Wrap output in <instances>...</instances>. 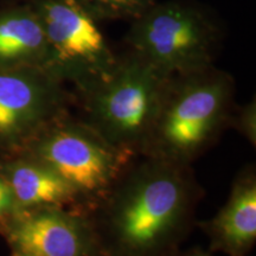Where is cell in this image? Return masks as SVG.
Instances as JSON below:
<instances>
[{"instance_id":"obj_1","label":"cell","mask_w":256,"mask_h":256,"mask_svg":"<svg viewBox=\"0 0 256 256\" xmlns=\"http://www.w3.org/2000/svg\"><path fill=\"white\" fill-rule=\"evenodd\" d=\"M203 196L191 165L138 156L86 214L101 256H172L196 226Z\"/></svg>"},{"instance_id":"obj_2","label":"cell","mask_w":256,"mask_h":256,"mask_svg":"<svg viewBox=\"0 0 256 256\" xmlns=\"http://www.w3.org/2000/svg\"><path fill=\"white\" fill-rule=\"evenodd\" d=\"M235 81L209 68L168 76L142 154L192 165L229 128Z\"/></svg>"},{"instance_id":"obj_3","label":"cell","mask_w":256,"mask_h":256,"mask_svg":"<svg viewBox=\"0 0 256 256\" xmlns=\"http://www.w3.org/2000/svg\"><path fill=\"white\" fill-rule=\"evenodd\" d=\"M168 76L128 49L101 78L75 89L78 116L128 154H142Z\"/></svg>"},{"instance_id":"obj_4","label":"cell","mask_w":256,"mask_h":256,"mask_svg":"<svg viewBox=\"0 0 256 256\" xmlns=\"http://www.w3.org/2000/svg\"><path fill=\"white\" fill-rule=\"evenodd\" d=\"M124 40L128 49L172 76L214 66L222 30L209 12L186 0L154 2L132 20Z\"/></svg>"},{"instance_id":"obj_5","label":"cell","mask_w":256,"mask_h":256,"mask_svg":"<svg viewBox=\"0 0 256 256\" xmlns=\"http://www.w3.org/2000/svg\"><path fill=\"white\" fill-rule=\"evenodd\" d=\"M20 154L46 165L72 185L83 212L104 197L136 158L110 145L72 112L50 124Z\"/></svg>"},{"instance_id":"obj_6","label":"cell","mask_w":256,"mask_h":256,"mask_svg":"<svg viewBox=\"0 0 256 256\" xmlns=\"http://www.w3.org/2000/svg\"><path fill=\"white\" fill-rule=\"evenodd\" d=\"M49 46V72L78 89L104 76L116 60L82 0H34Z\"/></svg>"},{"instance_id":"obj_7","label":"cell","mask_w":256,"mask_h":256,"mask_svg":"<svg viewBox=\"0 0 256 256\" xmlns=\"http://www.w3.org/2000/svg\"><path fill=\"white\" fill-rule=\"evenodd\" d=\"M72 106L74 94L49 70L0 68V160L24 152Z\"/></svg>"},{"instance_id":"obj_8","label":"cell","mask_w":256,"mask_h":256,"mask_svg":"<svg viewBox=\"0 0 256 256\" xmlns=\"http://www.w3.org/2000/svg\"><path fill=\"white\" fill-rule=\"evenodd\" d=\"M0 234L14 256H101L88 215L70 208L14 209Z\"/></svg>"},{"instance_id":"obj_9","label":"cell","mask_w":256,"mask_h":256,"mask_svg":"<svg viewBox=\"0 0 256 256\" xmlns=\"http://www.w3.org/2000/svg\"><path fill=\"white\" fill-rule=\"evenodd\" d=\"M209 240V252L248 256L256 242V170L246 166L234 179L226 204L212 218L197 222Z\"/></svg>"},{"instance_id":"obj_10","label":"cell","mask_w":256,"mask_h":256,"mask_svg":"<svg viewBox=\"0 0 256 256\" xmlns=\"http://www.w3.org/2000/svg\"><path fill=\"white\" fill-rule=\"evenodd\" d=\"M0 174L11 188L16 209L60 206L82 211L78 192L54 170L25 154L0 162Z\"/></svg>"},{"instance_id":"obj_11","label":"cell","mask_w":256,"mask_h":256,"mask_svg":"<svg viewBox=\"0 0 256 256\" xmlns=\"http://www.w3.org/2000/svg\"><path fill=\"white\" fill-rule=\"evenodd\" d=\"M49 63L46 32L32 6L0 12V68L49 70Z\"/></svg>"},{"instance_id":"obj_12","label":"cell","mask_w":256,"mask_h":256,"mask_svg":"<svg viewBox=\"0 0 256 256\" xmlns=\"http://www.w3.org/2000/svg\"><path fill=\"white\" fill-rule=\"evenodd\" d=\"M98 22L134 19L142 16L156 0H82Z\"/></svg>"},{"instance_id":"obj_13","label":"cell","mask_w":256,"mask_h":256,"mask_svg":"<svg viewBox=\"0 0 256 256\" xmlns=\"http://www.w3.org/2000/svg\"><path fill=\"white\" fill-rule=\"evenodd\" d=\"M229 127L234 128L252 147L256 145V101L248 102L238 108H234Z\"/></svg>"},{"instance_id":"obj_14","label":"cell","mask_w":256,"mask_h":256,"mask_svg":"<svg viewBox=\"0 0 256 256\" xmlns=\"http://www.w3.org/2000/svg\"><path fill=\"white\" fill-rule=\"evenodd\" d=\"M16 209L14 198L11 188L0 174V223Z\"/></svg>"},{"instance_id":"obj_15","label":"cell","mask_w":256,"mask_h":256,"mask_svg":"<svg viewBox=\"0 0 256 256\" xmlns=\"http://www.w3.org/2000/svg\"><path fill=\"white\" fill-rule=\"evenodd\" d=\"M172 256H214L211 252H206L200 248H191L188 250H179Z\"/></svg>"},{"instance_id":"obj_16","label":"cell","mask_w":256,"mask_h":256,"mask_svg":"<svg viewBox=\"0 0 256 256\" xmlns=\"http://www.w3.org/2000/svg\"><path fill=\"white\" fill-rule=\"evenodd\" d=\"M0 162H2V160H0Z\"/></svg>"},{"instance_id":"obj_17","label":"cell","mask_w":256,"mask_h":256,"mask_svg":"<svg viewBox=\"0 0 256 256\" xmlns=\"http://www.w3.org/2000/svg\"><path fill=\"white\" fill-rule=\"evenodd\" d=\"M12 256H14V255H12Z\"/></svg>"}]
</instances>
